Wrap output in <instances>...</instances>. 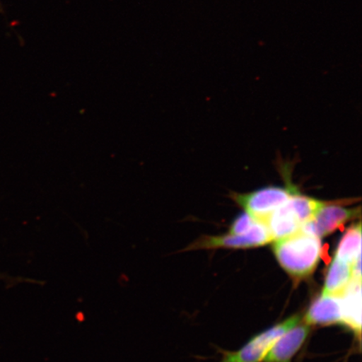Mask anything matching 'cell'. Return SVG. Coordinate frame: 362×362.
Returning a JSON list of instances; mask_svg holds the SVG:
<instances>
[{
	"mask_svg": "<svg viewBox=\"0 0 362 362\" xmlns=\"http://www.w3.org/2000/svg\"><path fill=\"white\" fill-rule=\"evenodd\" d=\"M320 238L298 232L291 237L275 241L276 259L294 279L309 277L314 273L322 256Z\"/></svg>",
	"mask_w": 362,
	"mask_h": 362,
	"instance_id": "obj_1",
	"label": "cell"
},
{
	"mask_svg": "<svg viewBox=\"0 0 362 362\" xmlns=\"http://www.w3.org/2000/svg\"><path fill=\"white\" fill-rule=\"evenodd\" d=\"M296 189L288 187H266L247 194H235L234 200L255 219L264 221L286 203Z\"/></svg>",
	"mask_w": 362,
	"mask_h": 362,
	"instance_id": "obj_2",
	"label": "cell"
},
{
	"mask_svg": "<svg viewBox=\"0 0 362 362\" xmlns=\"http://www.w3.org/2000/svg\"><path fill=\"white\" fill-rule=\"evenodd\" d=\"M300 316L293 315L282 323L266 329L265 332L253 337L242 349L226 354L221 362H260L264 359L267 353L277 339L288 330L300 324Z\"/></svg>",
	"mask_w": 362,
	"mask_h": 362,
	"instance_id": "obj_3",
	"label": "cell"
},
{
	"mask_svg": "<svg viewBox=\"0 0 362 362\" xmlns=\"http://www.w3.org/2000/svg\"><path fill=\"white\" fill-rule=\"evenodd\" d=\"M273 238L264 221L257 220L252 228L243 235L205 236L191 244L187 250L211 248H250L264 246L273 242Z\"/></svg>",
	"mask_w": 362,
	"mask_h": 362,
	"instance_id": "obj_4",
	"label": "cell"
},
{
	"mask_svg": "<svg viewBox=\"0 0 362 362\" xmlns=\"http://www.w3.org/2000/svg\"><path fill=\"white\" fill-rule=\"evenodd\" d=\"M359 215L360 209H351L337 204L325 202L313 218L302 225L300 230L312 236L323 238Z\"/></svg>",
	"mask_w": 362,
	"mask_h": 362,
	"instance_id": "obj_5",
	"label": "cell"
},
{
	"mask_svg": "<svg viewBox=\"0 0 362 362\" xmlns=\"http://www.w3.org/2000/svg\"><path fill=\"white\" fill-rule=\"evenodd\" d=\"M308 324H298L277 339L267 353L264 362H291L293 356L300 350L310 334Z\"/></svg>",
	"mask_w": 362,
	"mask_h": 362,
	"instance_id": "obj_6",
	"label": "cell"
},
{
	"mask_svg": "<svg viewBox=\"0 0 362 362\" xmlns=\"http://www.w3.org/2000/svg\"><path fill=\"white\" fill-rule=\"evenodd\" d=\"M305 323L311 325H330L342 323L341 298L321 294L312 303L305 316Z\"/></svg>",
	"mask_w": 362,
	"mask_h": 362,
	"instance_id": "obj_7",
	"label": "cell"
},
{
	"mask_svg": "<svg viewBox=\"0 0 362 362\" xmlns=\"http://www.w3.org/2000/svg\"><path fill=\"white\" fill-rule=\"evenodd\" d=\"M341 302L342 324L351 329L357 336L361 330V279L353 278L339 294Z\"/></svg>",
	"mask_w": 362,
	"mask_h": 362,
	"instance_id": "obj_8",
	"label": "cell"
},
{
	"mask_svg": "<svg viewBox=\"0 0 362 362\" xmlns=\"http://www.w3.org/2000/svg\"><path fill=\"white\" fill-rule=\"evenodd\" d=\"M274 241L300 232L302 223L291 207L285 203L264 221Z\"/></svg>",
	"mask_w": 362,
	"mask_h": 362,
	"instance_id": "obj_9",
	"label": "cell"
},
{
	"mask_svg": "<svg viewBox=\"0 0 362 362\" xmlns=\"http://www.w3.org/2000/svg\"><path fill=\"white\" fill-rule=\"evenodd\" d=\"M352 279L351 266L334 257L329 267L322 294L339 296Z\"/></svg>",
	"mask_w": 362,
	"mask_h": 362,
	"instance_id": "obj_10",
	"label": "cell"
},
{
	"mask_svg": "<svg viewBox=\"0 0 362 362\" xmlns=\"http://www.w3.org/2000/svg\"><path fill=\"white\" fill-rule=\"evenodd\" d=\"M339 260L352 265L361 257V223L353 225L344 234L337 249L336 256Z\"/></svg>",
	"mask_w": 362,
	"mask_h": 362,
	"instance_id": "obj_11",
	"label": "cell"
},
{
	"mask_svg": "<svg viewBox=\"0 0 362 362\" xmlns=\"http://www.w3.org/2000/svg\"><path fill=\"white\" fill-rule=\"evenodd\" d=\"M286 203L296 214L303 225L306 221L313 218L317 211L324 206L325 202L317 201L315 199L296 193Z\"/></svg>",
	"mask_w": 362,
	"mask_h": 362,
	"instance_id": "obj_12",
	"label": "cell"
},
{
	"mask_svg": "<svg viewBox=\"0 0 362 362\" xmlns=\"http://www.w3.org/2000/svg\"><path fill=\"white\" fill-rule=\"evenodd\" d=\"M255 217H252L248 214L240 215L233 221L230 228L229 234L232 235H243L245 234L249 229H250L253 224L255 223Z\"/></svg>",
	"mask_w": 362,
	"mask_h": 362,
	"instance_id": "obj_13",
	"label": "cell"
}]
</instances>
